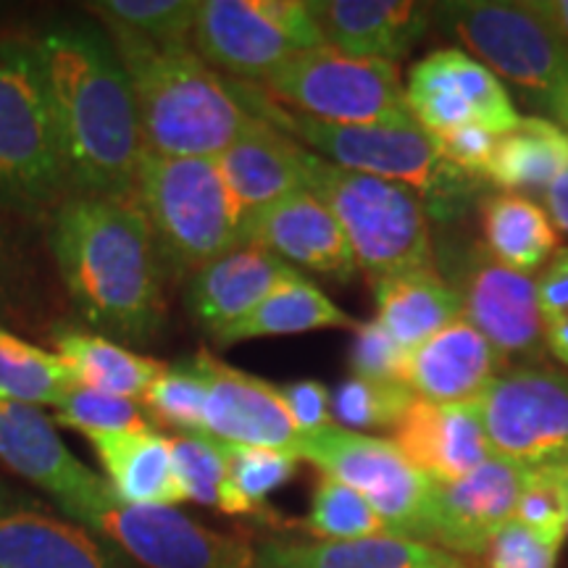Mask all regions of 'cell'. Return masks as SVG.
Instances as JSON below:
<instances>
[{"label": "cell", "mask_w": 568, "mask_h": 568, "mask_svg": "<svg viewBox=\"0 0 568 568\" xmlns=\"http://www.w3.org/2000/svg\"><path fill=\"white\" fill-rule=\"evenodd\" d=\"M69 195L130 201L145 159L132 84L109 32L59 24L38 40Z\"/></svg>", "instance_id": "cell-1"}, {"label": "cell", "mask_w": 568, "mask_h": 568, "mask_svg": "<svg viewBox=\"0 0 568 568\" xmlns=\"http://www.w3.org/2000/svg\"><path fill=\"white\" fill-rule=\"evenodd\" d=\"M45 222L77 314L122 345L155 339L166 318V272L140 211L116 197L69 195Z\"/></svg>", "instance_id": "cell-2"}, {"label": "cell", "mask_w": 568, "mask_h": 568, "mask_svg": "<svg viewBox=\"0 0 568 568\" xmlns=\"http://www.w3.org/2000/svg\"><path fill=\"white\" fill-rule=\"evenodd\" d=\"M130 77L145 153L161 159H216L251 119L222 74L193 45H155L109 32Z\"/></svg>", "instance_id": "cell-3"}, {"label": "cell", "mask_w": 568, "mask_h": 568, "mask_svg": "<svg viewBox=\"0 0 568 568\" xmlns=\"http://www.w3.org/2000/svg\"><path fill=\"white\" fill-rule=\"evenodd\" d=\"M240 105L290 134L311 153L351 169V172L382 176L416 190L429 219L453 222L466 205L479 195L487 182L474 180L450 166L437 151V142L422 126H382V124H329L303 116L274 103L255 84L226 80Z\"/></svg>", "instance_id": "cell-4"}, {"label": "cell", "mask_w": 568, "mask_h": 568, "mask_svg": "<svg viewBox=\"0 0 568 568\" xmlns=\"http://www.w3.org/2000/svg\"><path fill=\"white\" fill-rule=\"evenodd\" d=\"M130 203L145 219L163 272L193 276L243 245V213L216 159L145 153Z\"/></svg>", "instance_id": "cell-5"}, {"label": "cell", "mask_w": 568, "mask_h": 568, "mask_svg": "<svg viewBox=\"0 0 568 568\" xmlns=\"http://www.w3.org/2000/svg\"><path fill=\"white\" fill-rule=\"evenodd\" d=\"M305 190L335 213L368 280L435 266L429 213L416 190L382 176L351 172L305 148Z\"/></svg>", "instance_id": "cell-6"}, {"label": "cell", "mask_w": 568, "mask_h": 568, "mask_svg": "<svg viewBox=\"0 0 568 568\" xmlns=\"http://www.w3.org/2000/svg\"><path fill=\"white\" fill-rule=\"evenodd\" d=\"M67 176L38 40L0 38V209L48 219Z\"/></svg>", "instance_id": "cell-7"}, {"label": "cell", "mask_w": 568, "mask_h": 568, "mask_svg": "<svg viewBox=\"0 0 568 568\" xmlns=\"http://www.w3.org/2000/svg\"><path fill=\"white\" fill-rule=\"evenodd\" d=\"M435 17L497 80L529 92L550 113L568 98V48L531 0H453L435 3Z\"/></svg>", "instance_id": "cell-8"}, {"label": "cell", "mask_w": 568, "mask_h": 568, "mask_svg": "<svg viewBox=\"0 0 568 568\" xmlns=\"http://www.w3.org/2000/svg\"><path fill=\"white\" fill-rule=\"evenodd\" d=\"M255 88L274 103L316 122L418 126L397 63L389 61L316 48L295 53Z\"/></svg>", "instance_id": "cell-9"}, {"label": "cell", "mask_w": 568, "mask_h": 568, "mask_svg": "<svg viewBox=\"0 0 568 568\" xmlns=\"http://www.w3.org/2000/svg\"><path fill=\"white\" fill-rule=\"evenodd\" d=\"M61 510L145 568H255L247 539L213 531L176 508L132 506L113 495L109 481Z\"/></svg>", "instance_id": "cell-10"}, {"label": "cell", "mask_w": 568, "mask_h": 568, "mask_svg": "<svg viewBox=\"0 0 568 568\" xmlns=\"http://www.w3.org/2000/svg\"><path fill=\"white\" fill-rule=\"evenodd\" d=\"M435 266L458 293L466 322L489 339L503 366H535L545 358L537 276L503 266L471 237H445Z\"/></svg>", "instance_id": "cell-11"}, {"label": "cell", "mask_w": 568, "mask_h": 568, "mask_svg": "<svg viewBox=\"0 0 568 568\" xmlns=\"http://www.w3.org/2000/svg\"><path fill=\"white\" fill-rule=\"evenodd\" d=\"M193 48L213 71L261 84L295 53L326 42L308 0H201Z\"/></svg>", "instance_id": "cell-12"}, {"label": "cell", "mask_w": 568, "mask_h": 568, "mask_svg": "<svg viewBox=\"0 0 568 568\" xmlns=\"http://www.w3.org/2000/svg\"><path fill=\"white\" fill-rule=\"evenodd\" d=\"M295 456L366 497L397 537L424 542L435 481L410 466L393 439L332 424L297 439Z\"/></svg>", "instance_id": "cell-13"}, {"label": "cell", "mask_w": 568, "mask_h": 568, "mask_svg": "<svg viewBox=\"0 0 568 568\" xmlns=\"http://www.w3.org/2000/svg\"><path fill=\"white\" fill-rule=\"evenodd\" d=\"M495 456L527 468L568 460V372L552 366H510L477 397Z\"/></svg>", "instance_id": "cell-14"}, {"label": "cell", "mask_w": 568, "mask_h": 568, "mask_svg": "<svg viewBox=\"0 0 568 568\" xmlns=\"http://www.w3.org/2000/svg\"><path fill=\"white\" fill-rule=\"evenodd\" d=\"M406 101L432 138L466 124H479L500 138L521 122L506 84L460 48L432 51L418 61L408 74Z\"/></svg>", "instance_id": "cell-15"}, {"label": "cell", "mask_w": 568, "mask_h": 568, "mask_svg": "<svg viewBox=\"0 0 568 568\" xmlns=\"http://www.w3.org/2000/svg\"><path fill=\"white\" fill-rule=\"evenodd\" d=\"M531 468L493 456L450 485H435L424 542L453 556H485L489 542L514 521Z\"/></svg>", "instance_id": "cell-16"}, {"label": "cell", "mask_w": 568, "mask_h": 568, "mask_svg": "<svg viewBox=\"0 0 568 568\" xmlns=\"http://www.w3.org/2000/svg\"><path fill=\"white\" fill-rule=\"evenodd\" d=\"M205 385V435L230 445L295 453L301 432L284 406L282 389L240 372L209 351L193 355Z\"/></svg>", "instance_id": "cell-17"}, {"label": "cell", "mask_w": 568, "mask_h": 568, "mask_svg": "<svg viewBox=\"0 0 568 568\" xmlns=\"http://www.w3.org/2000/svg\"><path fill=\"white\" fill-rule=\"evenodd\" d=\"M243 243L266 247L290 266H303L332 280H353L358 266L343 226L326 205L311 193L282 197L243 219Z\"/></svg>", "instance_id": "cell-18"}, {"label": "cell", "mask_w": 568, "mask_h": 568, "mask_svg": "<svg viewBox=\"0 0 568 568\" xmlns=\"http://www.w3.org/2000/svg\"><path fill=\"white\" fill-rule=\"evenodd\" d=\"M393 443L435 485H450L493 458L477 400H414L393 426Z\"/></svg>", "instance_id": "cell-19"}, {"label": "cell", "mask_w": 568, "mask_h": 568, "mask_svg": "<svg viewBox=\"0 0 568 568\" xmlns=\"http://www.w3.org/2000/svg\"><path fill=\"white\" fill-rule=\"evenodd\" d=\"M326 48L355 59L400 61L435 19V6L416 0H308Z\"/></svg>", "instance_id": "cell-20"}, {"label": "cell", "mask_w": 568, "mask_h": 568, "mask_svg": "<svg viewBox=\"0 0 568 568\" xmlns=\"http://www.w3.org/2000/svg\"><path fill=\"white\" fill-rule=\"evenodd\" d=\"M0 460L21 479L53 495L59 508L74 506L103 485L71 456L45 410L6 397H0Z\"/></svg>", "instance_id": "cell-21"}, {"label": "cell", "mask_w": 568, "mask_h": 568, "mask_svg": "<svg viewBox=\"0 0 568 568\" xmlns=\"http://www.w3.org/2000/svg\"><path fill=\"white\" fill-rule=\"evenodd\" d=\"M301 272L280 255L261 245L243 243L190 276L184 305L195 324L213 337L258 308L274 290Z\"/></svg>", "instance_id": "cell-22"}, {"label": "cell", "mask_w": 568, "mask_h": 568, "mask_svg": "<svg viewBox=\"0 0 568 568\" xmlns=\"http://www.w3.org/2000/svg\"><path fill=\"white\" fill-rule=\"evenodd\" d=\"M503 361L489 339L464 316L408 351L403 382L418 400H477L500 374Z\"/></svg>", "instance_id": "cell-23"}, {"label": "cell", "mask_w": 568, "mask_h": 568, "mask_svg": "<svg viewBox=\"0 0 568 568\" xmlns=\"http://www.w3.org/2000/svg\"><path fill=\"white\" fill-rule=\"evenodd\" d=\"M305 148L264 119L251 116L222 155L219 169L243 219L305 190Z\"/></svg>", "instance_id": "cell-24"}, {"label": "cell", "mask_w": 568, "mask_h": 568, "mask_svg": "<svg viewBox=\"0 0 568 568\" xmlns=\"http://www.w3.org/2000/svg\"><path fill=\"white\" fill-rule=\"evenodd\" d=\"M0 568H126L116 548L69 518L0 506Z\"/></svg>", "instance_id": "cell-25"}, {"label": "cell", "mask_w": 568, "mask_h": 568, "mask_svg": "<svg viewBox=\"0 0 568 568\" xmlns=\"http://www.w3.org/2000/svg\"><path fill=\"white\" fill-rule=\"evenodd\" d=\"M255 568H474L471 560L453 556L410 537L314 539V542H264L255 548Z\"/></svg>", "instance_id": "cell-26"}, {"label": "cell", "mask_w": 568, "mask_h": 568, "mask_svg": "<svg viewBox=\"0 0 568 568\" xmlns=\"http://www.w3.org/2000/svg\"><path fill=\"white\" fill-rule=\"evenodd\" d=\"M88 439L119 500L166 508L184 500L176 479L172 437H163L155 429H140L90 435Z\"/></svg>", "instance_id": "cell-27"}, {"label": "cell", "mask_w": 568, "mask_h": 568, "mask_svg": "<svg viewBox=\"0 0 568 568\" xmlns=\"http://www.w3.org/2000/svg\"><path fill=\"white\" fill-rule=\"evenodd\" d=\"M376 322L397 339L403 351H414L447 324L464 316L460 297L437 266L410 268L372 282Z\"/></svg>", "instance_id": "cell-28"}, {"label": "cell", "mask_w": 568, "mask_h": 568, "mask_svg": "<svg viewBox=\"0 0 568 568\" xmlns=\"http://www.w3.org/2000/svg\"><path fill=\"white\" fill-rule=\"evenodd\" d=\"M53 347V353L67 364L77 387L130 397L138 403L169 366L151 355L134 353L132 347L116 339L77 329V326H55Z\"/></svg>", "instance_id": "cell-29"}, {"label": "cell", "mask_w": 568, "mask_h": 568, "mask_svg": "<svg viewBox=\"0 0 568 568\" xmlns=\"http://www.w3.org/2000/svg\"><path fill=\"white\" fill-rule=\"evenodd\" d=\"M481 243L503 266L535 276L558 251V230L545 205L521 193L481 197Z\"/></svg>", "instance_id": "cell-30"}, {"label": "cell", "mask_w": 568, "mask_h": 568, "mask_svg": "<svg viewBox=\"0 0 568 568\" xmlns=\"http://www.w3.org/2000/svg\"><path fill=\"white\" fill-rule=\"evenodd\" d=\"M361 322H355L351 314H345L339 305L326 297L314 282L305 276L284 282L280 290H274L258 308L240 318L222 332H216L211 339L219 347H230L245 339L261 337H284V335H303V332L316 329H353Z\"/></svg>", "instance_id": "cell-31"}, {"label": "cell", "mask_w": 568, "mask_h": 568, "mask_svg": "<svg viewBox=\"0 0 568 568\" xmlns=\"http://www.w3.org/2000/svg\"><path fill=\"white\" fill-rule=\"evenodd\" d=\"M568 169V132L542 116H521L514 130L497 138L485 182L503 193H545Z\"/></svg>", "instance_id": "cell-32"}, {"label": "cell", "mask_w": 568, "mask_h": 568, "mask_svg": "<svg viewBox=\"0 0 568 568\" xmlns=\"http://www.w3.org/2000/svg\"><path fill=\"white\" fill-rule=\"evenodd\" d=\"M74 387L59 355L0 326V397L38 408H59Z\"/></svg>", "instance_id": "cell-33"}, {"label": "cell", "mask_w": 568, "mask_h": 568, "mask_svg": "<svg viewBox=\"0 0 568 568\" xmlns=\"http://www.w3.org/2000/svg\"><path fill=\"white\" fill-rule=\"evenodd\" d=\"M230 485L222 514L226 516H268L266 500L297 474L301 458L274 447H245L224 443Z\"/></svg>", "instance_id": "cell-34"}, {"label": "cell", "mask_w": 568, "mask_h": 568, "mask_svg": "<svg viewBox=\"0 0 568 568\" xmlns=\"http://www.w3.org/2000/svg\"><path fill=\"white\" fill-rule=\"evenodd\" d=\"M88 9L109 32H126L155 45H193L195 0H98Z\"/></svg>", "instance_id": "cell-35"}, {"label": "cell", "mask_w": 568, "mask_h": 568, "mask_svg": "<svg viewBox=\"0 0 568 568\" xmlns=\"http://www.w3.org/2000/svg\"><path fill=\"white\" fill-rule=\"evenodd\" d=\"M303 529L311 537L335 539V542L395 535L385 518L368 506L366 497L326 474H322L314 489V500H311L308 516L303 518Z\"/></svg>", "instance_id": "cell-36"}, {"label": "cell", "mask_w": 568, "mask_h": 568, "mask_svg": "<svg viewBox=\"0 0 568 568\" xmlns=\"http://www.w3.org/2000/svg\"><path fill=\"white\" fill-rule=\"evenodd\" d=\"M416 395L406 382L351 376L332 393V416L345 429H393L414 406Z\"/></svg>", "instance_id": "cell-37"}, {"label": "cell", "mask_w": 568, "mask_h": 568, "mask_svg": "<svg viewBox=\"0 0 568 568\" xmlns=\"http://www.w3.org/2000/svg\"><path fill=\"white\" fill-rule=\"evenodd\" d=\"M140 406L151 422L172 426L180 435H205V385L193 358L169 364L159 379L142 395Z\"/></svg>", "instance_id": "cell-38"}, {"label": "cell", "mask_w": 568, "mask_h": 568, "mask_svg": "<svg viewBox=\"0 0 568 568\" xmlns=\"http://www.w3.org/2000/svg\"><path fill=\"white\" fill-rule=\"evenodd\" d=\"M172 453L184 500L222 510L230 485L222 439L211 435H176L172 437Z\"/></svg>", "instance_id": "cell-39"}, {"label": "cell", "mask_w": 568, "mask_h": 568, "mask_svg": "<svg viewBox=\"0 0 568 568\" xmlns=\"http://www.w3.org/2000/svg\"><path fill=\"white\" fill-rule=\"evenodd\" d=\"M53 424L80 432V435H109V432H140L155 429L145 408L138 400L116 395H103L95 389L74 387L63 397L59 408H53Z\"/></svg>", "instance_id": "cell-40"}, {"label": "cell", "mask_w": 568, "mask_h": 568, "mask_svg": "<svg viewBox=\"0 0 568 568\" xmlns=\"http://www.w3.org/2000/svg\"><path fill=\"white\" fill-rule=\"evenodd\" d=\"M514 518L556 548L564 545L568 537V497L558 466L531 468V477L518 497Z\"/></svg>", "instance_id": "cell-41"}, {"label": "cell", "mask_w": 568, "mask_h": 568, "mask_svg": "<svg viewBox=\"0 0 568 568\" xmlns=\"http://www.w3.org/2000/svg\"><path fill=\"white\" fill-rule=\"evenodd\" d=\"M408 351L397 345V339L379 322H361L355 326L351 347L353 376L382 382H403Z\"/></svg>", "instance_id": "cell-42"}, {"label": "cell", "mask_w": 568, "mask_h": 568, "mask_svg": "<svg viewBox=\"0 0 568 568\" xmlns=\"http://www.w3.org/2000/svg\"><path fill=\"white\" fill-rule=\"evenodd\" d=\"M560 548L550 545L516 518L497 531L487 548V568H556Z\"/></svg>", "instance_id": "cell-43"}, {"label": "cell", "mask_w": 568, "mask_h": 568, "mask_svg": "<svg viewBox=\"0 0 568 568\" xmlns=\"http://www.w3.org/2000/svg\"><path fill=\"white\" fill-rule=\"evenodd\" d=\"M437 151L443 159L456 166L474 180L485 182L489 161H493L497 148V134L485 130L479 124H466L458 130H450L445 134H437Z\"/></svg>", "instance_id": "cell-44"}, {"label": "cell", "mask_w": 568, "mask_h": 568, "mask_svg": "<svg viewBox=\"0 0 568 568\" xmlns=\"http://www.w3.org/2000/svg\"><path fill=\"white\" fill-rule=\"evenodd\" d=\"M280 389L284 397V406H287L290 418H293L301 437L335 424V416H332V393L326 389V385H322V382L303 379Z\"/></svg>", "instance_id": "cell-45"}, {"label": "cell", "mask_w": 568, "mask_h": 568, "mask_svg": "<svg viewBox=\"0 0 568 568\" xmlns=\"http://www.w3.org/2000/svg\"><path fill=\"white\" fill-rule=\"evenodd\" d=\"M537 295L545 324L568 316V247H558L548 266L539 272Z\"/></svg>", "instance_id": "cell-46"}, {"label": "cell", "mask_w": 568, "mask_h": 568, "mask_svg": "<svg viewBox=\"0 0 568 568\" xmlns=\"http://www.w3.org/2000/svg\"><path fill=\"white\" fill-rule=\"evenodd\" d=\"M545 211H548L552 226L568 234V169L542 193Z\"/></svg>", "instance_id": "cell-47"}, {"label": "cell", "mask_w": 568, "mask_h": 568, "mask_svg": "<svg viewBox=\"0 0 568 568\" xmlns=\"http://www.w3.org/2000/svg\"><path fill=\"white\" fill-rule=\"evenodd\" d=\"M531 6L556 27L568 48V0H531Z\"/></svg>", "instance_id": "cell-48"}, {"label": "cell", "mask_w": 568, "mask_h": 568, "mask_svg": "<svg viewBox=\"0 0 568 568\" xmlns=\"http://www.w3.org/2000/svg\"><path fill=\"white\" fill-rule=\"evenodd\" d=\"M545 347L556 355L560 364L568 366V316L545 324Z\"/></svg>", "instance_id": "cell-49"}, {"label": "cell", "mask_w": 568, "mask_h": 568, "mask_svg": "<svg viewBox=\"0 0 568 568\" xmlns=\"http://www.w3.org/2000/svg\"><path fill=\"white\" fill-rule=\"evenodd\" d=\"M552 122L560 124L568 132V98H564V101L552 109Z\"/></svg>", "instance_id": "cell-50"}, {"label": "cell", "mask_w": 568, "mask_h": 568, "mask_svg": "<svg viewBox=\"0 0 568 568\" xmlns=\"http://www.w3.org/2000/svg\"><path fill=\"white\" fill-rule=\"evenodd\" d=\"M558 474H560V481H564V489H566V497H568V460H566V464L558 466Z\"/></svg>", "instance_id": "cell-51"}]
</instances>
